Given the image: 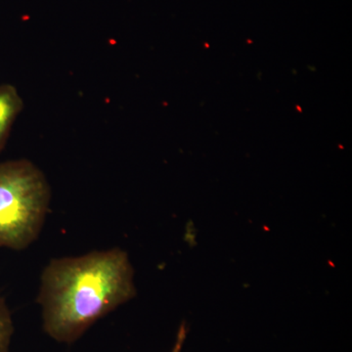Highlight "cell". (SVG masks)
Returning <instances> with one entry per match:
<instances>
[{"mask_svg":"<svg viewBox=\"0 0 352 352\" xmlns=\"http://www.w3.org/2000/svg\"><path fill=\"white\" fill-rule=\"evenodd\" d=\"M187 337V327L186 324L182 323L178 329L177 335H176V340L175 346H173V351L170 352H182V347L184 346L185 340Z\"/></svg>","mask_w":352,"mask_h":352,"instance_id":"5","label":"cell"},{"mask_svg":"<svg viewBox=\"0 0 352 352\" xmlns=\"http://www.w3.org/2000/svg\"><path fill=\"white\" fill-rule=\"evenodd\" d=\"M24 108V102L17 88L11 85H0V152L3 150L11 129Z\"/></svg>","mask_w":352,"mask_h":352,"instance_id":"3","label":"cell"},{"mask_svg":"<svg viewBox=\"0 0 352 352\" xmlns=\"http://www.w3.org/2000/svg\"><path fill=\"white\" fill-rule=\"evenodd\" d=\"M135 296L129 254L113 248L50 261L41 273L36 302L44 332L56 342L72 344Z\"/></svg>","mask_w":352,"mask_h":352,"instance_id":"1","label":"cell"},{"mask_svg":"<svg viewBox=\"0 0 352 352\" xmlns=\"http://www.w3.org/2000/svg\"><path fill=\"white\" fill-rule=\"evenodd\" d=\"M51 189L30 160L0 163V248L23 251L36 242L50 210Z\"/></svg>","mask_w":352,"mask_h":352,"instance_id":"2","label":"cell"},{"mask_svg":"<svg viewBox=\"0 0 352 352\" xmlns=\"http://www.w3.org/2000/svg\"><path fill=\"white\" fill-rule=\"evenodd\" d=\"M14 333L12 317L6 300L0 296V352H8Z\"/></svg>","mask_w":352,"mask_h":352,"instance_id":"4","label":"cell"}]
</instances>
